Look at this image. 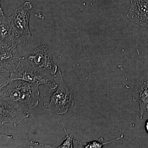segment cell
Wrapping results in <instances>:
<instances>
[{
  "mask_svg": "<svg viewBox=\"0 0 148 148\" xmlns=\"http://www.w3.org/2000/svg\"><path fill=\"white\" fill-rule=\"evenodd\" d=\"M147 1L148 2V0H147Z\"/></svg>",
  "mask_w": 148,
  "mask_h": 148,
  "instance_id": "cell-14",
  "label": "cell"
},
{
  "mask_svg": "<svg viewBox=\"0 0 148 148\" xmlns=\"http://www.w3.org/2000/svg\"><path fill=\"white\" fill-rule=\"evenodd\" d=\"M133 100L139 104L140 118L148 112V73L141 77L136 82L133 91Z\"/></svg>",
  "mask_w": 148,
  "mask_h": 148,
  "instance_id": "cell-8",
  "label": "cell"
},
{
  "mask_svg": "<svg viewBox=\"0 0 148 148\" xmlns=\"http://www.w3.org/2000/svg\"><path fill=\"white\" fill-rule=\"evenodd\" d=\"M27 58L38 73L44 75L45 72L54 76L57 73L58 66L53 63L52 53L47 45H44L36 48Z\"/></svg>",
  "mask_w": 148,
  "mask_h": 148,
  "instance_id": "cell-5",
  "label": "cell"
},
{
  "mask_svg": "<svg viewBox=\"0 0 148 148\" xmlns=\"http://www.w3.org/2000/svg\"><path fill=\"white\" fill-rule=\"evenodd\" d=\"M123 136L124 135H122L119 138L108 142H104V140L103 139V137L100 138L98 141H92V142H89V143H81L74 140V141H75L77 143H78V144L79 145H82L83 148H103V146H105L106 144L112 143V142H114V141H116V140H120V139L123 138Z\"/></svg>",
  "mask_w": 148,
  "mask_h": 148,
  "instance_id": "cell-11",
  "label": "cell"
},
{
  "mask_svg": "<svg viewBox=\"0 0 148 148\" xmlns=\"http://www.w3.org/2000/svg\"><path fill=\"white\" fill-rule=\"evenodd\" d=\"M17 46L0 45L1 68L10 73L16 69L21 59L17 49Z\"/></svg>",
  "mask_w": 148,
  "mask_h": 148,
  "instance_id": "cell-10",
  "label": "cell"
},
{
  "mask_svg": "<svg viewBox=\"0 0 148 148\" xmlns=\"http://www.w3.org/2000/svg\"><path fill=\"white\" fill-rule=\"evenodd\" d=\"M37 85L23 80H13L1 88V101L29 110L39 104V90Z\"/></svg>",
  "mask_w": 148,
  "mask_h": 148,
  "instance_id": "cell-1",
  "label": "cell"
},
{
  "mask_svg": "<svg viewBox=\"0 0 148 148\" xmlns=\"http://www.w3.org/2000/svg\"><path fill=\"white\" fill-rule=\"evenodd\" d=\"M0 104V126L6 123H13L14 127L30 115L27 110L19 108L4 101Z\"/></svg>",
  "mask_w": 148,
  "mask_h": 148,
  "instance_id": "cell-6",
  "label": "cell"
},
{
  "mask_svg": "<svg viewBox=\"0 0 148 148\" xmlns=\"http://www.w3.org/2000/svg\"><path fill=\"white\" fill-rule=\"evenodd\" d=\"M145 128L146 132L148 134V119L146 121L145 124Z\"/></svg>",
  "mask_w": 148,
  "mask_h": 148,
  "instance_id": "cell-13",
  "label": "cell"
},
{
  "mask_svg": "<svg viewBox=\"0 0 148 148\" xmlns=\"http://www.w3.org/2000/svg\"><path fill=\"white\" fill-rule=\"evenodd\" d=\"M54 76L57 87L54 92H51L49 103L45 104L47 105L46 107L58 114H63L68 112L70 107L74 106V94L73 90L64 82L61 71H58Z\"/></svg>",
  "mask_w": 148,
  "mask_h": 148,
  "instance_id": "cell-3",
  "label": "cell"
},
{
  "mask_svg": "<svg viewBox=\"0 0 148 148\" xmlns=\"http://www.w3.org/2000/svg\"><path fill=\"white\" fill-rule=\"evenodd\" d=\"M32 8V3L25 2L9 16L12 26L18 34L21 41L25 43L30 42L33 38L29 27L30 12Z\"/></svg>",
  "mask_w": 148,
  "mask_h": 148,
  "instance_id": "cell-4",
  "label": "cell"
},
{
  "mask_svg": "<svg viewBox=\"0 0 148 148\" xmlns=\"http://www.w3.org/2000/svg\"><path fill=\"white\" fill-rule=\"evenodd\" d=\"M127 16L134 23L148 29V2L147 0H131Z\"/></svg>",
  "mask_w": 148,
  "mask_h": 148,
  "instance_id": "cell-9",
  "label": "cell"
},
{
  "mask_svg": "<svg viewBox=\"0 0 148 148\" xmlns=\"http://www.w3.org/2000/svg\"><path fill=\"white\" fill-rule=\"evenodd\" d=\"M63 127L64 130V131L66 132V138H64V142L62 143L61 145L58 147V148H73V141H74L73 139V136L72 135H69L68 132L66 131V128H65V126L63 124Z\"/></svg>",
  "mask_w": 148,
  "mask_h": 148,
  "instance_id": "cell-12",
  "label": "cell"
},
{
  "mask_svg": "<svg viewBox=\"0 0 148 148\" xmlns=\"http://www.w3.org/2000/svg\"><path fill=\"white\" fill-rule=\"evenodd\" d=\"M16 80L24 81L38 86L44 85L50 88L51 90L55 89L57 87L55 81L36 72L27 57H21L16 69L10 73L9 82Z\"/></svg>",
  "mask_w": 148,
  "mask_h": 148,
  "instance_id": "cell-2",
  "label": "cell"
},
{
  "mask_svg": "<svg viewBox=\"0 0 148 148\" xmlns=\"http://www.w3.org/2000/svg\"><path fill=\"white\" fill-rule=\"evenodd\" d=\"M0 45L17 46L21 42L18 34L12 26L9 17L5 15L0 7Z\"/></svg>",
  "mask_w": 148,
  "mask_h": 148,
  "instance_id": "cell-7",
  "label": "cell"
}]
</instances>
